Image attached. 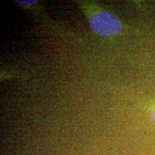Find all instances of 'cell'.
<instances>
[{
    "label": "cell",
    "instance_id": "obj_1",
    "mask_svg": "<svg viewBox=\"0 0 155 155\" xmlns=\"http://www.w3.org/2000/svg\"><path fill=\"white\" fill-rule=\"evenodd\" d=\"M91 28L95 33L101 36H110L119 33L122 23L115 15L108 12H98L89 19Z\"/></svg>",
    "mask_w": 155,
    "mask_h": 155
},
{
    "label": "cell",
    "instance_id": "obj_2",
    "mask_svg": "<svg viewBox=\"0 0 155 155\" xmlns=\"http://www.w3.org/2000/svg\"><path fill=\"white\" fill-rule=\"evenodd\" d=\"M16 2H19L20 4H23V5H32L35 2V1H16Z\"/></svg>",
    "mask_w": 155,
    "mask_h": 155
},
{
    "label": "cell",
    "instance_id": "obj_3",
    "mask_svg": "<svg viewBox=\"0 0 155 155\" xmlns=\"http://www.w3.org/2000/svg\"><path fill=\"white\" fill-rule=\"evenodd\" d=\"M152 118L153 121L155 122V109L152 111Z\"/></svg>",
    "mask_w": 155,
    "mask_h": 155
}]
</instances>
